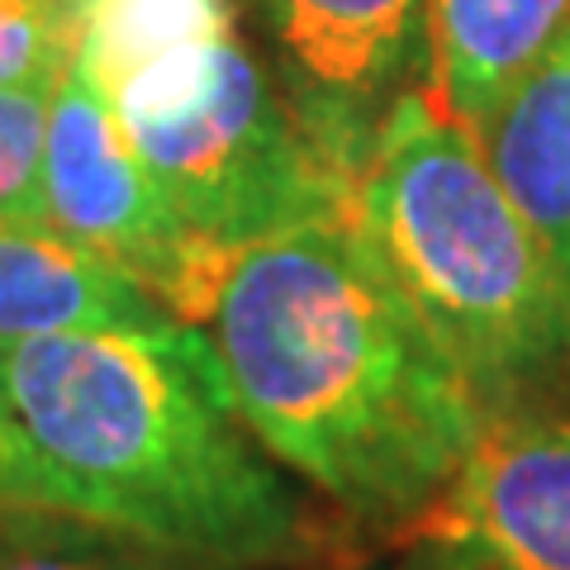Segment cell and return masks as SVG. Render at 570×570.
<instances>
[{
    "label": "cell",
    "instance_id": "obj_1",
    "mask_svg": "<svg viewBox=\"0 0 570 570\" xmlns=\"http://www.w3.org/2000/svg\"><path fill=\"white\" fill-rule=\"evenodd\" d=\"M200 333L253 438L366 538L414 519L485 423L347 219L234 247Z\"/></svg>",
    "mask_w": 570,
    "mask_h": 570
},
{
    "label": "cell",
    "instance_id": "obj_2",
    "mask_svg": "<svg viewBox=\"0 0 570 570\" xmlns=\"http://www.w3.org/2000/svg\"><path fill=\"white\" fill-rule=\"evenodd\" d=\"M0 395L43 461L52 509L209 570H299L333 551L324 504L238 419L200 328L6 343Z\"/></svg>",
    "mask_w": 570,
    "mask_h": 570
},
{
    "label": "cell",
    "instance_id": "obj_3",
    "mask_svg": "<svg viewBox=\"0 0 570 570\" xmlns=\"http://www.w3.org/2000/svg\"><path fill=\"white\" fill-rule=\"evenodd\" d=\"M347 228L448 352L480 409L570 376V291L480 129L414 81L347 181Z\"/></svg>",
    "mask_w": 570,
    "mask_h": 570
},
{
    "label": "cell",
    "instance_id": "obj_4",
    "mask_svg": "<svg viewBox=\"0 0 570 570\" xmlns=\"http://www.w3.org/2000/svg\"><path fill=\"white\" fill-rule=\"evenodd\" d=\"M100 96L138 163L200 238L243 247L343 219L347 176L299 124L276 67L247 43L243 24L167 52Z\"/></svg>",
    "mask_w": 570,
    "mask_h": 570
},
{
    "label": "cell",
    "instance_id": "obj_5",
    "mask_svg": "<svg viewBox=\"0 0 570 570\" xmlns=\"http://www.w3.org/2000/svg\"><path fill=\"white\" fill-rule=\"evenodd\" d=\"M48 224L142 285L176 324L200 328L234 247L200 238L129 148L110 100L77 62L48 105Z\"/></svg>",
    "mask_w": 570,
    "mask_h": 570
},
{
    "label": "cell",
    "instance_id": "obj_6",
    "mask_svg": "<svg viewBox=\"0 0 570 570\" xmlns=\"http://www.w3.org/2000/svg\"><path fill=\"white\" fill-rule=\"evenodd\" d=\"M385 542L395 570H570V376L490 409L456 475Z\"/></svg>",
    "mask_w": 570,
    "mask_h": 570
},
{
    "label": "cell",
    "instance_id": "obj_7",
    "mask_svg": "<svg viewBox=\"0 0 570 570\" xmlns=\"http://www.w3.org/2000/svg\"><path fill=\"white\" fill-rule=\"evenodd\" d=\"M299 124L352 181L385 110L428 77V0H253Z\"/></svg>",
    "mask_w": 570,
    "mask_h": 570
},
{
    "label": "cell",
    "instance_id": "obj_8",
    "mask_svg": "<svg viewBox=\"0 0 570 570\" xmlns=\"http://www.w3.org/2000/svg\"><path fill=\"white\" fill-rule=\"evenodd\" d=\"M176 324L129 276L52 224L0 219V347L48 333Z\"/></svg>",
    "mask_w": 570,
    "mask_h": 570
},
{
    "label": "cell",
    "instance_id": "obj_9",
    "mask_svg": "<svg viewBox=\"0 0 570 570\" xmlns=\"http://www.w3.org/2000/svg\"><path fill=\"white\" fill-rule=\"evenodd\" d=\"M475 129L570 291V29Z\"/></svg>",
    "mask_w": 570,
    "mask_h": 570
},
{
    "label": "cell",
    "instance_id": "obj_10",
    "mask_svg": "<svg viewBox=\"0 0 570 570\" xmlns=\"http://www.w3.org/2000/svg\"><path fill=\"white\" fill-rule=\"evenodd\" d=\"M570 29V0H428V86L480 124Z\"/></svg>",
    "mask_w": 570,
    "mask_h": 570
},
{
    "label": "cell",
    "instance_id": "obj_11",
    "mask_svg": "<svg viewBox=\"0 0 570 570\" xmlns=\"http://www.w3.org/2000/svg\"><path fill=\"white\" fill-rule=\"evenodd\" d=\"M243 24V0H81L77 62L100 91L167 52L209 43Z\"/></svg>",
    "mask_w": 570,
    "mask_h": 570
},
{
    "label": "cell",
    "instance_id": "obj_12",
    "mask_svg": "<svg viewBox=\"0 0 570 570\" xmlns=\"http://www.w3.org/2000/svg\"><path fill=\"white\" fill-rule=\"evenodd\" d=\"M0 570H209L62 509L0 513Z\"/></svg>",
    "mask_w": 570,
    "mask_h": 570
},
{
    "label": "cell",
    "instance_id": "obj_13",
    "mask_svg": "<svg viewBox=\"0 0 570 570\" xmlns=\"http://www.w3.org/2000/svg\"><path fill=\"white\" fill-rule=\"evenodd\" d=\"M52 86H6L0 91V219L6 224H48L43 163Z\"/></svg>",
    "mask_w": 570,
    "mask_h": 570
},
{
    "label": "cell",
    "instance_id": "obj_14",
    "mask_svg": "<svg viewBox=\"0 0 570 570\" xmlns=\"http://www.w3.org/2000/svg\"><path fill=\"white\" fill-rule=\"evenodd\" d=\"M81 0H0V91L52 86L77 52Z\"/></svg>",
    "mask_w": 570,
    "mask_h": 570
},
{
    "label": "cell",
    "instance_id": "obj_15",
    "mask_svg": "<svg viewBox=\"0 0 570 570\" xmlns=\"http://www.w3.org/2000/svg\"><path fill=\"white\" fill-rule=\"evenodd\" d=\"M14 509H52V494L24 423L14 419L10 400L0 395V513Z\"/></svg>",
    "mask_w": 570,
    "mask_h": 570
}]
</instances>
